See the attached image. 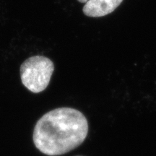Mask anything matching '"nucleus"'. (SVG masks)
Masks as SVG:
<instances>
[{
  "label": "nucleus",
  "mask_w": 156,
  "mask_h": 156,
  "mask_svg": "<svg viewBox=\"0 0 156 156\" xmlns=\"http://www.w3.org/2000/svg\"><path fill=\"white\" fill-rule=\"evenodd\" d=\"M54 70L53 62L48 58L32 56L21 65V80L24 86L32 93H41L48 87Z\"/></svg>",
  "instance_id": "obj_2"
},
{
  "label": "nucleus",
  "mask_w": 156,
  "mask_h": 156,
  "mask_svg": "<svg viewBox=\"0 0 156 156\" xmlns=\"http://www.w3.org/2000/svg\"><path fill=\"white\" fill-rule=\"evenodd\" d=\"M88 132L86 117L77 109L58 108L44 114L37 122L34 145L48 156L61 155L79 147Z\"/></svg>",
  "instance_id": "obj_1"
},
{
  "label": "nucleus",
  "mask_w": 156,
  "mask_h": 156,
  "mask_svg": "<svg viewBox=\"0 0 156 156\" xmlns=\"http://www.w3.org/2000/svg\"><path fill=\"white\" fill-rule=\"evenodd\" d=\"M78 2L85 3L83 11L86 16L101 17L112 13L123 0H78Z\"/></svg>",
  "instance_id": "obj_3"
}]
</instances>
